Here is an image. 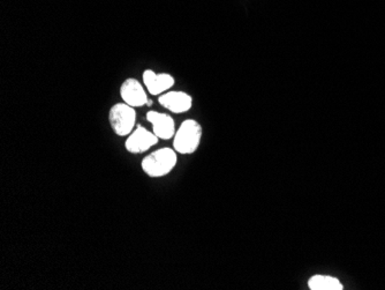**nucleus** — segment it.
<instances>
[{"label": "nucleus", "mask_w": 385, "mask_h": 290, "mask_svg": "<svg viewBox=\"0 0 385 290\" xmlns=\"http://www.w3.org/2000/svg\"><path fill=\"white\" fill-rule=\"evenodd\" d=\"M178 162V157L175 148H159L147 155L142 160L143 173L151 178H161L166 176L175 169Z\"/></svg>", "instance_id": "nucleus-1"}, {"label": "nucleus", "mask_w": 385, "mask_h": 290, "mask_svg": "<svg viewBox=\"0 0 385 290\" xmlns=\"http://www.w3.org/2000/svg\"><path fill=\"white\" fill-rule=\"evenodd\" d=\"M202 126L195 119H186L179 126L173 137V148L177 153L189 155L198 150L201 145Z\"/></svg>", "instance_id": "nucleus-2"}, {"label": "nucleus", "mask_w": 385, "mask_h": 290, "mask_svg": "<svg viewBox=\"0 0 385 290\" xmlns=\"http://www.w3.org/2000/svg\"><path fill=\"white\" fill-rule=\"evenodd\" d=\"M109 121L114 133L119 137H127L133 132L136 125L135 108L127 103H116L109 112Z\"/></svg>", "instance_id": "nucleus-3"}, {"label": "nucleus", "mask_w": 385, "mask_h": 290, "mask_svg": "<svg viewBox=\"0 0 385 290\" xmlns=\"http://www.w3.org/2000/svg\"><path fill=\"white\" fill-rule=\"evenodd\" d=\"M158 141L159 138L152 131L147 130L142 125H136L125 141V148L132 154H142L158 144Z\"/></svg>", "instance_id": "nucleus-4"}, {"label": "nucleus", "mask_w": 385, "mask_h": 290, "mask_svg": "<svg viewBox=\"0 0 385 290\" xmlns=\"http://www.w3.org/2000/svg\"><path fill=\"white\" fill-rule=\"evenodd\" d=\"M120 96L123 101L133 108H141L148 105L149 98L147 96L146 91L142 84L135 78H128L120 86Z\"/></svg>", "instance_id": "nucleus-5"}, {"label": "nucleus", "mask_w": 385, "mask_h": 290, "mask_svg": "<svg viewBox=\"0 0 385 290\" xmlns=\"http://www.w3.org/2000/svg\"><path fill=\"white\" fill-rule=\"evenodd\" d=\"M159 105L173 114H184L193 108V98L182 91H166L159 95Z\"/></svg>", "instance_id": "nucleus-6"}, {"label": "nucleus", "mask_w": 385, "mask_h": 290, "mask_svg": "<svg viewBox=\"0 0 385 290\" xmlns=\"http://www.w3.org/2000/svg\"><path fill=\"white\" fill-rule=\"evenodd\" d=\"M147 121L151 124L152 132L161 140H170L175 137V132H177L175 119L170 114H163L158 111H148Z\"/></svg>", "instance_id": "nucleus-7"}, {"label": "nucleus", "mask_w": 385, "mask_h": 290, "mask_svg": "<svg viewBox=\"0 0 385 290\" xmlns=\"http://www.w3.org/2000/svg\"><path fill=\"white\" fill-rule=\"evenodd\" d=\"M143 84L151 95H162L175 85V79L170 73H156L146 70L142 74Z\"/></svg>", "instance_id": "nucleus-8"}, {"label": "nucleus", "mask_w": 385, "mask_h": 290, "mask_svg": "<svg viewBox=\"0 0 385 290\" xmlns=\"http://www.w3.org/2000/svg\"><path fill=\"white\" fill-rule=\"evenodd\" d=\"M311 290H343V284L337 277L330 275H314L308 281Z\"/></svg>", "instance_id": "nucleus-9"}]
</instances>
